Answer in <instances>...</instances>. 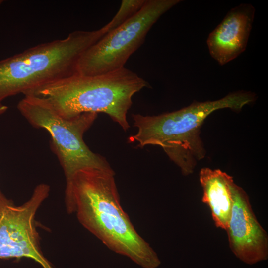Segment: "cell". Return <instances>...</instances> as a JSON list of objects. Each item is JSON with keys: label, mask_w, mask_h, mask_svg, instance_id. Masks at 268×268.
Returning <instances> with one entry per match:
<instances>
[{"label": "cell", "mask_w": 268, "mask_h": 268, "mask_svg": "<svg viewBox=\"0 0 268 268\" xmlns=\"http://www.w3.org/2000/svg\"><path fill=\"white\" fill-rule=\"evenodd\" d=\"M146 0H123L113 18L105 26L108 32L119 27L134 16L143 6Z\"/></svg>", "instance_id": "11"}, {"label": "cell", "mask_w": 268, "mask_h": 268, "mask_svg": "<svg viewBox=\"0 0 268 268\" xmlns=\"http://www.w3.org/2000/svg\"><path fill=\"white\" fill-rule=\"evenodd\" d=\"M7 110V107L2 103H0V115L3 114Z\"/></svg>", "instance_id": "12"}, {"label": "cell", "mask_w": 268, "mask_h": 268, "mask_svg": "<svg viewBox=\"0 0 268 268\" xmlns=\"http://www.w3.org/2000/svg\"><path fill=\"white\" fill-rule=\"evenodd\" d=\"M18 110L34 127L47 131L51 146L64 170L66 180L77 171L87 168L111 169L106 159L92 151L83 140L98 114L85 113L64 118L41 100L30 96L18 103Z\"/></svg>", "instance_id": "5"}, {"label": "cell", "mask_w": 268, "mask_h": 268, "mask_svg": "<svg viewBox=\"0 0 268 268\" xmlns=\"http://www.w3.org/2000/svg\"><path fill=\"white\" fill-rule=\"evenodd\" d=\"M3 0H0V5L3 3Z\"/></svg>", "instance_id": "13"}, {"label": "cell", "mask_w": 268, "mask_h": 268, "mask_svg": "<svg viewBox=\"0 0 268 268\" xmlns=\"http://www.w3.org/2000/svg\"><path fill=\"white\" fill-rule=\"evenodd\" d=\"M49 192V185L40 184L26 202L17 206L0 190V259L26 257L43 268H54L40 249L35 220Z\"/></svg>", "instance_id": "7"}, {"label": "cell", "mask_w": 268, "mask_h": 268, "mask_svg": "<svg viewBox=\"0 0 268 268\" xmlns=\"http://www.w3.org/2000/svg\"><path fill=\"white\" fill-rule=\"evenodd\" d=\"M65 202L69 213L109 249L143 268H157L161 261L136 232L120 204L115 172L87 168L66 180Z\"/></svg>", "instance_id": "1"}, {"label": "cell", "mask_w": 268, "mask_h": 268, "mask_svg": "<svg viewBox=\"0 0 268 268\" xmlns=\"http://www.w3.org/2000/svg\"><path fill=\"white\" fill-rule=\"evenodd\" d=\"M255 100L254 94L237 91L214 101L194 102L181 109L154 116L133 114L136 133L129 141L143 147L159 146L180 169L184 175L192 174L205 150L200 136V129L213 112L229 108L239 111Z\"/></svg>", "instance_id": "3"}, {"label": "cell", "mask_w": 268, "mask_h": 268, "mask_svg": "<svg viewBox=\"0 0 268 268\" xmlns=\"http://www.w3.org/2000/svg\"><path fill=\"white\" fill-rule=\"evenodd\" d=\"M199 180L202 202L208 206L215 226L226 230L233 203L232 177L220 169L205 167L200 170Z\"/></svg>", "instance_id": "10"}, {"label": "cell", "mask_w": 268, "mask_h": 268, "mask_svg": "<svg viewBox=\"0 0 268 268\" xmlns=\"http://www.w3.org/2000/svg\"><path fill=\"white\" fill-rule=\"evenodd\" d=\"M233 203L226 229L229 247L242 262L250 265L267 260L268 236L254 213L249 198L234 182Z\"/></svg>", "instance_id": "8"}, {"label": "cell", "mask_w": 268, "mask_h": 268, "mask_svg": "<svg viewBox=\"0 0 268 268\" xmlns=\"http://www.w3.org/2000/svg\"><path fill=\"white\" fill-rule=\"evenodd\" d=\"M255 11L251 4H240L229 10L209 34V54L219 65L227 64L246 50Z\"/></svg>", "instance_id": "9"}, {"label": "cell", "mask_w": 268, "mask_h": 268, "mask_svg": "<svg viewBox=\"0 0 268 268\" xmlns=\"http://www.w3.org/2000/svg\"><path fill=\"white\" fill-rule=\"evenodd\" d=\"M149 87L147 82L125 67L105 74H75L24 94L37 98L65 118L85 113L108 115L125 131L133 96Z\"/></svg>", "instance_id": "2"}, {"label": "cell", "mask_w": 268, "mask_h": 268, "mask_svg": "<svg viewBox=\"0 0 268 268\" xmlns=\"http://www.w3.org/2000/svg\"><path fill=\"white\" fill-rule=\"evenodd\" d=\"M180 0H146L141 8L119 27L108 32L80 57L76 73L95 75L125 67L130 56L143 43L159 18Z\"/></svg>", "instance_id": "6"}, {"label": "cell", "mask_w": 268, "mask_h": 268, "mask_svg": "<svg viewBox=\"0 0 268 268\" xmlns=\"http://www.w3.org/2000/svg\"><path fill=\"white\" fill-rule=\"evenodd\" d=\"M107 33L106 28L77 30L0 61V103L5 98L76 73L82 54Z\"/></svg>", "instance_id": "4"}]
</instances>
